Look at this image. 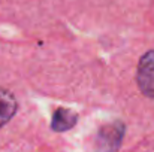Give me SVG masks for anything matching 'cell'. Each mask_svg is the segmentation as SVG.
Here are the masks:
<instances>
[{
  "mask_svg": "<svg viewBox=\"0 0 154 152\" xmlns=\"http://www.w3.org/2000/svg\"><path fill=\"white\" fill-rule=\"evenodd\" d=\"M123 133H124V127L121 122H114L111 125L103 127L97 139L99 142L97 152H114L120 145Z\"/></svg>",
  "mask_w": 154,
  "mask_h": 152,
  "instance_id": "7a4b0ae2",
  "label": "cell"
},
{
  "mask_svg": "<svg viewBox=\"0 0 154 152\" xmlns=\"http://www.w3.org/2000/svg\"><path fill=\"white\" fill-rule=\"evenodd\" d=\"M76 124V113H73L69 109L64 107H58L54 112V118H52V130L55 131H66L69 128H72Z\"/></svg>",
  "mask_w": 154,
  "mask_h": 152,
  "instance_id": "277c9868",
  "label": "cell"
},
{
  "mask_svg": "<svg viewBox=\"0 0 154 152\" xmlns=\"http://www.w3.org/2000/svg\"><path fill=\"white\" fill-rule=\"evenodd\" d=\"M136 81L141 93L154 99V49L144 54L138 64Z\"/></svg>",
  "mask_w": 154,
  "mask_h": 152,
  "instance_id": "6da1fadb",
  "label": "cell"
},
{
  "mask_svg": "<svg viewBox=\"0 0 154 152\" xmlns=\"http://www.w3.org/2000/svg\"><path fill=\"white\" fill-rule=\"evenodd\" d=\"M17 109H18V104L14 94L8 90L0 88V128L11 121Z\"/></svg>",
  "mask_w": 154,
  "mask_h": 152,
  "instance_id": "3957f363",
  "label": "cell"
}]
</instances>
